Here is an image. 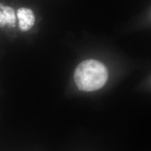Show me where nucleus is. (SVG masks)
<instances>
[{
	"label": "nucleus",
	"instance_id": "obj_1",
	"mask_svg": "<svg viewBox=\"0 0 151 151\" xmlns=\"http://www.w3.org/2000/svg\"><path fill=\"white\" fill-rule=\"evenodd\" d=\"M108 75V69L102 62L97 60H85L77 66L74 80L80 91H94L105 85Z\"/></svg>",
	"mask_w": 151,
	"mask_h": 151
},
{
	"label": "nucleus",
	"instance_id": "obj_2",
	"mask_svg": "<svg viewBox=\"0 0 151 151\" xmlns=\"http://www.w3.org/2000/svg\"><path fill=\"white\" fill-rule=\"evenodd\" d=\"M17 16L19 20V28L22 32H27L34 26L35 17L31 9L20 8L17 11Z\"/></svg>",
	"mask_w": 151,
	"mask_h": 151
},
{
	"label": "nucleus",
	"instance_id": "obj_3",
	"mask_svg": "<svg viewBox=\"0 0 151 151\" xmlns=\"http://www.w3.org/2000/svg\"><path fill=\"white\" fill-rule=\"evenodd\" d=\"M0 8L4 9L7 15V25L10 27H15L16 25V16L13 8L9 6H6L0 4Z\"/></svg>",
	"mask_w": 151,
	"mask_h": 151
},
{
	"label": "nucleus",
	"instance_id": "obj_4",
	"mask_svg": "<svg viewBox=\"0 0 151 151\" xmlns=\"http://www.w3.org/2000/svg\"><path fill=\"white\" fill-rule=\"evenodd\" d=\"M7 15L5 10L0 8V27H4L7 25Z\"/></svg>",
	"mask_w": 151,
	"mask_h": 151
}]
</instances>
